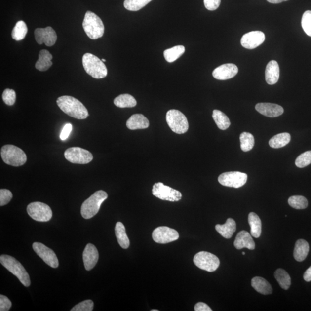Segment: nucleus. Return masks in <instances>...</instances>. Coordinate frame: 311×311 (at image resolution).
I'll use <instances>...</instances> for the list:
<instances>
[{"instance_id":"8","label":"nucleus","mask_w":311,"mask_h":311,"mask_svg":"<svg viewBox=\"0 0 311 311\" xmlns=\"http://www.w3.org/2000/svg\"><path fill=\"white\" fill-rule=\"evenodd\" d=\"M193 262L200 269L208 272L216 271L220 262L215 255L206 251H200L194 257Z\"/></svg>"},{"instance_id":"39","label":"nucleus","mask_w":311,"mask_h":311,"mask_svg":"<svg viewBox=\"0 0 311 311\" xmlns=\"http://www.w3.org/2000/svg\"><path fill=\"white\" fill-rule=\"evenodd\" d=\"M303 29L308 36L311 37V10L304 13L302 19Z\"/></svg>"},{"instance_id":"23","label":"nucleus","mask_w":311,"mask_h":311,"mask_svg":"<svg viewBox=\"0 0 311 311\" xmlns=\"http://www.w3.org/2000/svg\"><path fill=\"white\" fill-rule=\"evenodd\" d=\"M216 231L224 238H230L233 236L236 230V224L235 221L229 218L226 223L223 225L217 224L215 227Z\"/></svg>"},{"instance_id":"50","label":"nucleus","mask_w":311,"mask_h":311,"mask_svg":"<svg viewBox=\"0 0 311 311\" xmlns=\"http://www.w3.org/2000/svg\"><path fill=\"white\" fill-rule=\"evenodd\" d=\"M151 311H158L157 310H152Z\"/></svg>"},{"instance_id":"20","label":"nucleus","mask_w":311,"mask_h":311,"mask_svg":"<svg viewBox=\"0 0 311 311\" xmlns=\"http://www.w3.org/2000/svg\"><path fill=\"white\" fill-rule=\"evenodd\" d=\"M234 246L237 250L247 248L249 250H253L255 249V244L251 234L246 231H241L237 233L235 238Z\"/></svg>"},{"instance_id":"18","label":"nucleus","mask_w":311,"mask_h":311,"mask_svg":"<svg viewBox=\"0 0 311 311\" xmlns=\"http://www.w3.org/2000/svg\"><path fill=\"white\" fill-rule=\"evenodd\" d=\"M238 69L236 65L226 64L217 67L213 72V76L219 80H226L234 77L237 74Z\"/></svg>"},{"instance_id":"31","label":"nucleus","mask_w":311,"mask_h":311,"mask_svg":"<svg viewBox=\"0 0 311 311\" xmlns=\"http://www.w3.org/2000/svg\"><path fill=\"white\" fill-rule=\"evenodd\" d=\"M212 117L217 127L221 130H226L231 125L230 119L220 110H214Z\"/></svg>"},{"instance_id":"51","label":"nucleus","mask_w":311,"mask_h":311,"mask_svg":"<svg viewBox=\"0 0 311 311\" xmlns=\"http://www.w3.org/2000/svg\"><path fill=\"white\" fill-rule=\"evenodd\" d=\"M242 254H243V255H245V252H242Z\"/></svg>"},{"instance_id":"46","label":"nucleus","mask_w":311,"mask_h":311,"mask_svg":"<svg viewBox=\"0 0 311 311\" xmlns=\"http://www.w3.org/2000/svg\"><path fill=\"white\" fill-rule=\"evenodd\" d=\"M194 310L195 311H212V310L206 304L202 302L196 304Z\"/></svg>"},{"instance_id":"14","label":"nucleus","mask_w":311,"mask_h":311,"mask_svg":"<svg viewBox=\"0 0 311 311\" xmlns=\"http://www.w3.org/2000/svg\"><path fill=\"white\" fill-rule=\"evenodd\" d=\"M33 250L47 265L53 268H57L59 266L58 259L56 254L46 245L36 242L33 244Z\"/></svg>"},{"instance_id":"7","label":"nucleus","mask_w":311,"mask_h":311,"mask_svg":"<svg viewBox=\"0 0 311 311\" xmlns=\"http://www.w3.org/2000/svg\"><path fill=\"white\" fill-rule=\"evenodd\" d=\"M168 125L176 134H184L189 130V122L186 117L180 111L170 110L166 114Z\"/></svg>"},{"instance_id":"36","label":"nucleus","mask_w":311,"mask_h":311,"mask_svg":"<svg viewBox=\"0 0 311 311\" xmlns=\"http://www.w3.org/2000/svg\"><path fill=\"white\" fill-rule=\"evenodd\" d=\"M152 1V0H125L123 5L124 8L130 11H138Z\"/></svg>"},{"instance_id":"24","label":"nucleus","mask_w":311,"mask_h":311,"mask_svg":"<svg viewBox=\"0 0 311 311\" xmlns=\"http://www.w3.org/2000/svg\"><path fill=\"white\" fill-rule=\"evenodd\" d=\"M310 251L309 244L305 240L299 239L296 241L295 250H294V258L297 261L302 262L305 260Z\"/></svg>"},{"instance_id":"9","label":"nucleus","mask_w":311,"mask_h":311,"mask_svg":"<svg viewBox=\"0 0 311 311\" xmlns=\"http://www.w3.org/2000/svg\"><path fill=\"white\" fill-rule=\"evenodd\" d=\"M27 212L32 219L39 222H47L51 219L53 212L50 207L40 202H34L29 204Z\"/></svg>"},{"instance_id":"6","label":"nucleus","mask_w":311,"mask_h":311,"mask_svg":"<svg viewBox=\"0 0 311 311\" xmlns=\"http://www.w3.org/2000/svg\"><path fill=\"white\" fill-rule=\"evenodd\" d=\"M1 156L6 164L19 167L26 163L27 156L19 147L13 145H5L1 149Z\"/></svg>"},{"instance_id":"30","label":"nucleus","mask_w":311,"mask_h":311,"mask_svg":"<svg viewBox=\"0 0 311 311\" xmlns=\"http://www.w3.org/2000/svg\"><path fill=\"white\" fill-rule=\"evenodd\" d=\"M291 140L290 134L282 133L275 135L269 141L270 147L272 148H280L286 146Z\"/></svg>"},{"instance_id":"22","label":"nucleus","mask_w":311,"mask_h":311,"mask_svg":"<svg viewBox=\"0 0 311 311\" xmlns=\"http://www.w3.org/2000/svg\"><path fill=\"white\" fill-rule=\"evenodd\" d=\"M279 67L278 62L272 60L266 66L265 71L266 81L269 85H274L279 78Z\"/></svg>"},{"instance_id":"11","label":"nucleus","mask_w":311,"mask_h":311,"mask_svg":"<svg viewBox=\"0 0 311 311\" xmlns=\"http://www.w3.org/2000/svg\"><path fill=\"white\" fill-rule=\"evenodd\" d=\"M248 176L245 173L232 171L223 173L218 178L221 185L229 188H239L246 183Z\"/></svg>"},{"instance_id":"2","label":"nucleus","mask_w":311,"mask_h":311,"mask_svg":"<svg viewBox=\"0 0 311 311\" xmlns=\"http://www.w3.org/2000/svg\"><path fill=\"white\" fill-rule=\"evenodd\" d=\"M108 198V194L103 190L93 193L82 204L81 214L85 219H91L99 212L102 203Z\"/></svg>"},{"instance_id":"25","label":"nucleus","mask_w":311,"mask_h":311,"mask_svg":"<svg viewBox=\"0 0 311 311\" xmlns=\"http://www.w3.org/2000/svg\"><path fill=\"white\" fill-rule=\"evenodd\" d=\"M52 59H53V56L49 51L46 50H41L39 52V58L36 62V69L41 72L48 70L53 65Z\"/></svg>"},{"instance_id":"12","label":"nucleus","mask_w":311,"mask_h":311,"mask_svg":"<svg viewBox=\"0 0 311 311\" xmlns=\"http://www.w3.org/2000/svg\"><path fill=\"white\" fill-rule=\"evenodd\" d=\"M64 156L68 161L78 164H88L93 158L91 152L79 147L68 148L64 152Z\"/></svg>"},{"instance_id":"34","label":"nucleus","mask_w":311,"mask_h":311,"mask_svg":"<svg viewBox=\"0 0 311 311\" xmlns=\"http://www.w3.org/2000/svg\"><path fill=\"white\" fill-rule=\"evenodd\" d=\"M28 29L25 22L23 21H19L13 28L12 32V37L16 41L22 40L26 37Z\"/></svg>"},{"instance_id":"15","label":"nucleus","mask_w":311,"mask_h":311,"mask_svg":"<svg viewBox=\"0 0 311 311\" xmlns=\"http://www.w3.org/2000/svg\"><path fill=\"white\" fill-rule=\"evenodd\" d=\"M34 34L38 44L44 43L48 47L53 46L57 39V34L51 27H47L44 29L38 28L35 30Z\"/></svg>"},{"instance_id":"38","label":"nucleus","mask_w":311,"mask_h":311,"mask_svg":"<svg viewBox=\"0 0 311 311\" xmlns=\"http://www.w3.org/2000/svg\"><path fill=\"white\" fill-rule=\"evenodd\" d=\"M311 163V151H306L296 158L295 164L297 167L304 168Z\"/></svg>"},{"instance_id":"16","label":"nucleus","mask_w":311,"mask_h":311,"mask_svg":"<svg viewBox=\"0 0 311 311\" xmlns=\"http://www.w3.org/2000/svg\"><path fill=\"white\" fill-rule=\"evenodd\" d=\"M265 39V34L262 31H251L242 37L241 44L242 46L247 49H254L264 43Z\"/></svg>"},{"instance_id":"49","label":"nucleus","mask_w":311,"mask_h":311,"mask_svg":"<svg viewBox=\"0 0 311 311\" xmlns=\"http://www.w3.org/2000/svg\"><path fill=\"white\" fill-rule=\"evenodd\" d=\"M102 61L104 62H106V60H105V59H102Z\"/></svg>"},{"instance_id":"5","label":"nucleus","mask_w":311,"mask_h":311,"mask_svg":"<svg viewBox=\"0 0 311 311\" xmlns=\"http://www.w3.org/2000/svg\"><path fill=\"white\" fill-rule=\"evenodd\" d=\"M82 27L86 35L91 39L95 40L101 38L105 33V26L102 20L91 11L85 13Z\"/></svg>"},{"instance_id":"40","label":"nucleus","mask_w":311,"mask_h":311,"mask_svg":"<svg viewBox=\"0 0 311 311\" xmlns=\"http://www.w3.org/2000/svg\"><path fill=\"white\" fill-rule=\"evenodd\" d=\"M3 101L8 106H13L16 99V92L14 90L6 89L2 93Z\"/></svg>"},{"instance_id":"41","label":"nucleus","mask_w":311,"mask_h":311,"mask_svg":"<svg viewBox=\"0 0 311 311\" xmlns=\"http://www.w3.org/2000/svg\"><path fill=\"white\" fill-rule=\"evenodd\" d=\"M93 301L87 300L78 303L71 310V311H92L93 309Z\"/></svg>"},{"instance_id":"32","label":"nucleus","mask_w":311,"mask_h":311,"mask_svg":"<svg viewBox=\"0 0 311 311\" xmlns=\"http://www.w3.org/2000/svg\"><path fill=\"white\" fill-rule=\"evenodd\" d=\"M185 47L182 45L173 47L164 51L165 60L168 62L175 61L185 53Z\"/></svg>"},{"instance_id":"43","label":"nucleus","mask_w":311,"mask_h":311,"mask_svg":"<svg viewBox=\"0 0 311 311\" xmlns=\"http://www.w3.org/2000/svg\"><path fill=\"white\" fill-rule=\"evenodd\" d=\"M12 307V303L8 297L0 295V311H8Z\"/></svg>"},{"instance_id":"44","label":"nucleus","mask_w":311,"mask_h":311,"mask_svg":"<svg viewBox=\"0 0 311 311\" xmlns=\"http://www.w3.org/2000/svg\"><path fill=\"white\" fill-rule=\"evenodd\" d=\"M221 0H204L205 8L211 11L216 10L220 5Z\"/></svg>"},{"instance_id":"3","label":"nucleus","mask_w":311,"mask_h":311,"mask_svg":"<svg viewBox=\"0 0 311 311\" xmlns=\"http://www.w3.org/2000/svg\"><path fill=\"white\" fill-rule=\"evenodd\" d=\"M0 262L2 266L10 272L15 275L24 286L29 287L31 285L29 274L25 268L16 259L8 255H1Z\"/></svg>"},{"instance_id":"1","label":"nucleus","mask_w":311,"mask_h":311,"mask_svg":"<svg viewBox=\"0 0 311 311\" xmlns=\"http://www.w3.org/2000/svg\"><path fill=\"white\" fill-rule=\"evenodd\" d=\"M57 105L67 115L78 119L87 118L89 113L83 104L71 96H62L57 100Z\"/></svg>"},{"instance_id":"47","label":"nucleus","mask_w":311,"mask_h":311,"mask_svg":"<svg viewBox=\"0 0 311 311\" xmlns=\"http://www.w3.org/2000/svg\"><path fill=\"white\" fill-rule=\"evenodd\" d=\"M303 277L304 279L305 280L306 282L311 281V266L307 270L306 272H304Z\"/></svg>"},{"instance_id":"48","label":"nucleus","mask_w":311,"mask_h":311,"mask_svg":"<svg viewBox=\"0 0 311 311\" xmlns=\"http://www.w3.org/2000/svg\"><path fill=\"white\" fill-rule=\"evenodd\" d=\"M266 1L272 3H279L282 2L288 1V0H266Z\"/></svg>"},{"instance_id":"4","label":"nucleus","mask_w":311,"mask_h":311,"mask_svg":"<svg viewBox=\"0 0 311 311\" xmlns=\"http://www.w3.org/2000/svg\"><path fill=\"white\" fill-rule=\"evenodd\" d=\"M82 65L87 74L96 79L105 78L107 75V69L104 62L91 53L83 55Z\"/></svg>"},{"instance_id":"29","label":"nucleus","mask_w":311,"mask_h":311,"mask_svg":"<svg viewBox=\"0 0 311 311\" xmlns=\"http://www.w3.org/2000/svg\"><path fill=\"white\" fill-rule=\"evenodd\" d=\"M114 103L119 108H131L137 105L136 99L129 94H122L114 100Z\"/></svg>"},{"instance_id":"21","label":"nucleus","mask_w":311,"mask_h":311,"mask_svg":"<svg viewBox=\"0 0 311 311\" xmlns=\"http://www.w3.org/2000/svg\"><path fill=\"white\" fill-rule=\"evenodd\" d=\"M126 126L128 129L132 130L145 129L150 126V122L143 114H136L127 120Z\"/></svg>"},{"instance_id":"17","label":"nucleus","mask_w":311,"mask_h":311,"mask_svg":"<svg viewBox=\"0 0 311 311\" xmlns=\"http://www.w3.org/2000/svg\"><path fill=\"white\" fill-rule=\"evenodd\" d=\"M83 261L86 271H91L95 267L99 259V252L94 245L89 243L86 245L82 254Z\"/></svg>"},{"instance_id":"33","label":"nucleus","mask_w":311,"mask_h":311,"mask_svg":"<svg viewBox=\"0 0 311 311\" xmlns=\"http://www.w3.org/2000/svg\"><path fill=\"white\" fill-rule=\"evenodd\" d=\"M275 278L280 286L285 290H288L291 285V279L288 273L285 270L278 269L276 270L274 274Z\"/></svg>"},{"instance_id":"13","label":"nucleus","mask_w":311,"mask_h":311,"mask_svg":"<svg viewBox=\"0 0 311 311\" xmlns=\"http://www.w3.org/2000/svg\"><path fill=\"white\" fill-rule=\"evenodd\" d=\"M152 238L156 243L167 244L177 240L179 235L178 232L172 228L162 226L156 228L152 233Z\"/></svg>"},{"instance_id":"26","label":"nucleus","mask_w":311,"mask_h":311,"mask_svg":"<svg viewBox=\"0 0 311 311\" xmlns=\"http://www.w3.org/2000/svg\"><path fill=\"white\" fill-rule=\"evenodd\" d=\"M251 285L256 291L267 295L272 292V287L270 283L264 278L260 276H255L252 279Z\"/></svg>"},{"instance_id":"35","label":"nucleus","mask_w":311,"mask_h":311,"mask_svg":"<svg viewBox=\"0 0 311 311\" xmlns=\"http://www.w3.org/2000/svg\"><path fill=\"white\" fill-rule=\"evenodd\" d=\"M240 141L241 150L244 152L251 151L254 146V137L253 135L250 133H242L240 134Z\"/></svg>"},{"instance_id":"42","label":"nucleus","mask_w":311,"mask_h":311,"mask_svg":"<svg viewBox=\"0 0 311 311\" xmlns=\"http://www.w3.org/2000/svg\"><path fill=\"white\" fill-rule=\"evenodd\" d=\"M13 195L11 192L8 189L0 190V206L7 205L12 199Z\"/></svg>"},{"instance_id":"28","label":"nucleus","mask_w":311,"mask_h":311,"mask_svg":"<svg viewBox=\"0 0 311 311\" xmlns=\"http://www.w3.org/2000/svg\"><path fill=\"white\" fill-rule=\"evenodd\" d=\"M248 223L251 227V236L255 238L260 237L262 233V223L257 214L251 212L248 215Z\"/></svg>"},{"instance_id":"19","label":"nucleus","mask_w":311,"mask_h":311,"mask_svg":"<svg viewBox=\"0 0 311 311\" xmlns=\"http://www.w3.org/2000/svg\"><path fill=\"white\" fill-rule=\"evenodd\" d=\"M255 109L262 115L271 117L281 116L284 112L282 106L276 104L269 103H258L255 106Z\"/></svg>"},{"instance_id":"10","label":"nucleus","mask_w":311,"mask_h":311,"mask_svg":"<svg viewBox=\"0 0 311 311\" xmlns=\"http://www.w3.org/2000/svg\"><path fill=\"white\" fill-rule=\"evenodd\" d=\"M152 192L157 198L169 202H178L182 198V193L178 190L166 186L161 182L155 183Z\"/></svg>"},{"instance_id":"37","label":"nucleus","mask_w":311,"mask_h":311,"mask_svg":"<svg viewBox=\"0 0 311 311\" xmlns=\"http://www.w3.org/2000/svg\"><path fill=\"white\" fill-rule=\"evenodd\" d=\"M289 205L296 209H304L307 208L309 202L305 197L301 195L290 196L288 199Z\"/></svg>"},{"instance_id":"27","label":"nucleus","mask_w":311,"mask_h":311,"mask_svg":"<svg viewBox=\"0 0 311 311\" xmlns=\"http://www.w3.org/2000/svg\"><path fill=\"white\" fill-rule=\"evenodd\" d=\"M115 233L120 246L123 249L129 248L130 240L126 234L125 227L122 223H117L115 227Z\"/></svg>"},{"instance_id":"45","label":"nucleus","mask_w":311,"mask_h":311,"mask_svg":"<svg viewBox=\"0 0 311 311\" xmlns=\"http://www.w3.org/2000/svg\"><path fill=\"white\" fill-rule=\"evenodd\" d=\"M72 130V124L71 123L66 124L63 127V129H62L60 134L61 140L62 141H65L67 140V138L69 137V135H70Z\"/></svg>"}]
</instances>
